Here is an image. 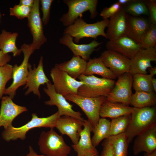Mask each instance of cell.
<instances>
[{
    "mask_svg": "<svg viewBox=\"0 0 156 156\" xmlns=\"http://www.w3.org/2000/svg\"><path fill=\"white\" fill-rule=\"evenodd\" d=\"M107 50L117 52L130 60L141 49V45L128 37L124 36L106 43Z\"/></svg>",
    "mask_w": 156,
    "mask_h": 156,
    "instance_id": "19",
    "label": "cell"
},
{
    "mask_svg": "<svg viewBox=\"0 0 156 156\" xmlns=\"http://www.w3.org/2000/svg\"><path fill=\"white\" fill-rule=\"evenodd\" d=\"M109 21V19H103L94 23H88L80 17L72 25L66 27L63 34L69 35L74 38L76 43L84 38L96 39L98 36H102L107 39L105 30L108 25Z\"/></svg>",
    "mask_w": 156,
    "mask_h": 156,
    "instance_id": "3",
    "label": "cell"
},
{
    "mask_svg": "<svg viewBox=\"0 0 156 156\" xmlns=\"http://www.w3.org/2000/svg\"><path fill=\"white\" fill-rule=\"evenodd\" d=\"M122 7L116 2L109 7L103 8L100 13V16L103 19H108L118 12Z\"/></svg>",
    "mask_w": 156,
    "mask_h": 156,
    "instance_id": "38",
    "label": "cell"
},
{
    "mask_svg": "<svg viewBox=\"0 0 156 156\" xmlns=\"http://www.w3.org/2000/svg\"><path fill=\"white\" fill-rule=\"evenodd\" d=\"M133 110V107L121 103L109 102L106 99L101 106L99 115L102 118L108 117L112 119L131 114Z\"/></svg>",
    "mask_w": 156,
    "mask_h": 156,
    "instance_id": "24",
    "label": "cell"
},
{
    "mask_svg": "<svg viewBox=\"0 0 156 156\" xmlns=\"http://www.w3.org/2000/svg\"><path fill=\"white\" fill-rule=\"evenodd\" d=\"M133 75L129 72L118 77L111 92L106 97L109 102L118 103L129 106L132 95Z\"/></svg>",
    "mask_w": 156,
    "mask_h": 156,
    "instance_id": "11",
    "label": "cell"
},
{
    "mask_svg": "<svg viewBox=\"0 0 156 156\" xmlns=\"http://www.w3.org/2000/svg\"><path fill=\"white\" fill-rule=\"evenodd\" d=\"M64 97L67 100L74 103L81 109L93 128L96 125L100 118L99 112L101 106L106 100V97H86L77 94H68Z\"/></svg>",
    "mask_w": 156,
    "mask_h": 156,
    "instance_id": "7",
    "label": "cell"
},
{
    "mask_svg": "<svg viewBox=\"0 0 156 156\" xmlns=\"http://www.w3.org/2000/svg\"><path fill=\"white\" fill-rule=\"evenodd\" d=\"M46 87L44 88L43 90L49 98V100L44 102L46 105L56 106L60 116H68L82 121L84 120L81 113L73 110V105L67 101L64 96L55 91L53 84L50 81L46 83Z\"/></svg>",
    "mask_w": 156,
    "mask_h": 156,
    "instance_id": "12",
    "label": "cell"
},
{
    "mask_svg": "<svg viewBox=\"0 0 156 156\" xmlns=\"http://www.w3.org/2000/svg\"><path fill=\"white\" fill-rule=\"evenodd\" d=\"M26 156H45V155H39L37 154L34 150L32 147L30 146L29 147V152L27 155Z\"/></svg>",
    "mask_w": 156,
    "mask_h": 156,
    "instance_id": "43",
    "label": "cell"
},
{
    "mask_svg": "<svg viewBox=\"0 0 156 156\" xmlns=\"http://www.w3.org/2000/svg\"><path fill=\"white\" fill-rule=\"evenodd\" d=\"M99 57L117 77L129 72L130 60L117 52L107 50L102 52Z\"/></svg>",
    "mask_w": 156,
    "mask_h": 156,
    "instance_id": "14",
    "label": "cell"
},
{
    "mask_svg": "<svg viewBox=\"0 0 156 156\" xmlns=\"http://www.w3.org/2000/svg\"><path fill=\"white\" fill-rule=\"evenodd\" d=\"M0 17H1V14H0Z\"/></svg>",
    "mask_w": 156,
    "mask_h": 156,
    "instance_id": "49",
    "label": "cell"
},
{
    "mask_svg": "<svg viewBox=\"0 0 156 156\" xmlns=\"http://www.w3.org/2000/svg\"><path fill=\"white\" fill-rule=\"evenodd\" d=\"M21 49L23 54V60L20 65L15 64L13 66V81L5 89L4 94L8 95L12 99L17 89L25 84L28 72V61L30 56L34 51L31 48L30 44L26 43L22 45Z\"/></svg>",
    "mask_w": 156,
    "mask_h": 156,
    "instance_id": "8",
    "label": "cell"
},
{
    "mask_svg": "<svg viewBox=\"0 0 156 156\" xmlns=\"http://www.w3.org/2000/svg\"><path fill=\"white\" fill-rule=\"evenodd\" d=\"M153 76L150 74L137 73L133 75L132 87L135 91H153L152 80Z\"/></svg>",
    "mask_w": 156,
    "mask_h": 156,
    "instance_id": "30",
    "label": "cell"
},
{
    "mask_svg": "<svg viewBox=\"0 0 156 156\" xmlns=\"http://www.w3.org/2000/svg\"><path fill=\"white\" fill-rule=\"evenodd\" d=\"M18 36L17 32H11L5 29L0 34V51L5 54L11 53L14 57L20 55L22 51L16 47V41Z\"/></svg>",
    "mask_w": 156,
    "mask_h": 156,
    "instance_id": "26",
    "label": "cell"
},
{
    "mask_svg": "<svg viewBox=\"0 0 156 156\" xmlns=\"http://www.w3.org/2000/svg\"><path fill=\"white\" fill-rule=\"evenodd\" d=\"M63 1L67 5L68 10L60 20L66 27L72 25L79 17L81 18L82 14L86 11H89L92 19L98 15L97 0H64Z\"/></svg>",
    "mask_w": 156,
    "mask_h": 156,
    "instance_id": "6",
    "label": "cell"
},
{
    "mask_svg": "<svg viewBox=\"0 0 156 156\" xmlns=\"http://www.w3.org/2000/svg\"><path fill=\"white\" fill-rule=\"evenodd\" d=\"M60 117L57 111L46 117H39L36 113H33L31 120L24 125L18 127L12 126L4 129L1 134L2 138L7 142L18 139L24 140L27 133L33 128L44 127L53 129Z\"/></svg>",
    "mask_w": 156,
    "mask_h": 156,
    "instance_id": "2",
    "label": "cell"
},
{
    "mask_svg": "<svg viewBox=\"0 0 156 156\" xmlns=\"http://www.w3.org/2000/svg\"><path fill=\"white\" fill-rule=\"evenodd\" d=\"M34 0H20L19 4L32 8L34 5Z\"/></svg>",
    "mask_w": 156,
    "mask_h": 156,
    "instance_id": "42",
    "label": "cell"
},
{
    "mask_svg": "<svg viewBox=\"0 0 156 156\" xmlns=\"http://www.w3.org/2000/svg\"><path fill=\"white\" fill-rule=\"evenodd\" d=\"M142 49L156 47V25L150 23L149 27L141 41Z\"/></svg>",
    "mask_w": 156,
    "mask_h": 156,
    "instance_id": "35",
    "label": "cell"
},
{
    "mask_svg": "<svg viewBox=\"0 0 156 156\" xmlns=\"http://www.w3.org/2000/svg\"></svg>",
    "mask_w": 156,
    "mask_h": 156,
    "instance_id": "50",
    "label": "cell"
},
{
    "mask_svg": "<svg viewBox=\"0 0 156 156\" xmlns=\"http://www.w3.org/2000/svg\"><path fill=\"white\" fill-rule=\"evenodd\" d=\"M84 121L68 116H62L57 120L55 127L62 135H67L73 144H75L79 140Z\"/></svg>",
    "mask_w": 156,
    "mask_h": 156,
    "instance_id": "18",
    "label": "cell"
},
{
    "mask_svg": "<svg viewBox=\"0 0 156 156\" xmlns=\"http://www.w3.org/2000/svg\"><path fill=\"white\" fill-rule=\"evenodd\" d=\"M43 57H41L37 67L34 66L32 68L31 65L28 64V72L25 86L24 89L27 88L25 94L27 95L31 92L37 95L39 98L41 95L39 90L40 86L50 82L44 71Z\"/></svg>",
    "mask_w": 156,
    "mask_h": 156,
    "instance_id": "13",
    "label": "cell"
},
{
    "mask_svg": "<svg viewBox=\"0 0 156 156\" xmlns=\"http://www.w3.org/2000/svg\"><path fill=\"white\" fill-rule=\"evenodd\" d=\"M78 79L84 83L78 90L77 95L84 97L107 96L113 88L115 81L113 79L100 78L93 75H82Z\"/></svg>",
    "mask_w": 156,
    "mask_h": 156,
    "instance_id": "4",
    "label": "cell"
},
{
    "mask_svg": "<svg viewBox=\"0 0 156 156\" xmlns=\"http://www.w3.org/2000/svg\"><path fill=\"white\" fill-rule=\"evenodd\" d=\"M110 121L105 118H100L96 125L93 128V135L91 138L93 145L97 146L103 140L110 136Z\"/></svg>",
    "mask_w": 156,
    "mask_h": 156,
    "instance_id": "29",
    "label": "cell"
},
{
    "mask_svg": "<svg viewBox=\"0 0 156 156\" xmlns=\"http://www.w3.org/2000/svg\"><path fill=\"white\" fill-rule=\"evenodd\" d=\"M40 1L41 6V10L42 14V21L43 25H46L48 24L49 20L51 6L53 0Z\"/></svg>",
    "mask_w": 156,
    "mask_h": 156,
    "instance_id": "37",
    "label": "cell"
},
{
    "mask_svg": "<svg viewBox=\"0 0 156 156\" xmlns=\"http://www.w3.org/2000/svg\"><path fill=\"white\" fill-rule=\"evenodd\" d=\"M156 61V47L142 49L130 59L129 72L132 75L146 74L147 69L152 67L151 62Z\"/></svg>",
    "mask_w": 156,
    "mask_h": 156,
    "instance_id": "15",
    "label": "cell"
},
{
    "mask_svg": "<svg viewBox=\"0 0 156 156\" xmlns=\"http://www.w3.org/2000/svg\"><path fill=\"white\" fill-rule=\"evenodd\" d=\"M31 7L20 4L16 5L10 9V16H15L22 20L29 17L31 11Z\"/></svg>",
    "mask_w": 156,
    "mask_h": 156,
    "instance_id": "36",
    "label": "cell"
},
{
    "mask_svg": "<svg viewBox=\"0 0 156 156\" xmlns=\"http://www.w3.org/2000/svg\"><path fill=\"white\" fill-rule=\"evenodd\" d=\"M13 66L7 64L0 67V99L4 94L5 86L12 78Z\"/></svg>",
    "mask_w": 156,
    "mask_h": 156,
    "instance_id": "34",
    "label": "cell"
},
{
    "mask_svg": "<svg viewBox=\"0 0 156 156\" xmlns=\"http://www.w3.org/2000/svg\"><path fill=\"white\" fill-rule=\"evenodd\" d=\"M150 25V23L145 18L132 16L127 14L125 36L141 44Z\"/></svg>",
    "mask_w": 156,
    "mask_h": 156,
    "instance_id": "20",
    "label": "cell"
},
{
    "mask_svg": "<svg viewBox=\"0 0 156 156\" xmlns=\"http://www.w3.org/2000/svg\"><path fill=\"white\" fill-rule=\"evenodd\" d=\"M152 85L153 88V91L156 92V79L153 78L152 80Z\"/></svg>",
    "mask_w": 156,
    "mask_h": 156,
    "instance_id": "46",
    "label": "cell"
},
{
    "mask_svg": "<svg viewBox=\"0 0 156 156\" xmlns=\"http://www.w3.org/2000/svg\"><path fill=\"white\" fill-rule=\"evenodd\" d=\"M127 14L122 7L118 12L109 18L106 33L107 39L109 40H114L125 36Z\"/></svg>",
    "mask_w": 156,
    "mask_h": 156,
    "instance_id": "23",
    "label": "cell"
},
{
    "mask_svg": "<svg viewBox=\"0 0 156 156\" xmlns=\"http://www.w3.org/2000/svg\"><path fill=\"white\" fill-rule=\"evenodd\" d=\"M149 71L150 75L154 76L156 74V67L154 66L153 67L149 68Z\"/></svg>",
    "mask_w": 156,
    "mask_h": 156,
    "instance_id": "45",
    "label": "cell"
},
{
    "mask_svg": "<svg viewBox=\"0 0 156 156\" xmlns=\"http://www.w3.org/2000/svg\"><path fill=\"white\" fill-rule=\"evenodd\" d=\"M60 43L67 46L72 52L73 56H79L87 61L91 54L102 42L94 40L88 44H78L74 43L73 38L67 34L64 35L60 39Z\"/></svg>",
    "mask_w": 156,
    "mask_h": 156,
    "instance_id": "21",
    "label": "cell"
},
{
    "mask_svg": "<svg viewBox=\"0 0 156 156\" xmlns=\"http://www.w3.org/2000/svg\"><path fill=\"white\" fill-rule=\"evenodd\" d=\"M50 75L55 91L64 96L77 94L78 89L84 84L72 78L55 65L51 69Z\"/></svg>",
    "mask_w": 156,
    "mask_h": 156,
    "instance_id": "9",
    "label": "cell"
},
{
    "mask_svg": "<svg viewBox=\"0 0 156 156\" xmlns=\"http://www.w3.org/2000/svg\"><path fill=\"white\" fill-rule=\"evenodd\" d=\"M124 8L126 12L131 16H138L142 15L149 16L147 5L144 1L132 0Z\"/></svg>",
    "mask_w": 156,
    "mask_h": 156,
    "instance_id": "33",
    "label": "cell"
},
{
    "mask_svg": "<svg viewBox=\"0 0 156 156\" xmlns=\"http://www.w3.org/2000/svg\"><path fill=\"white\" fill-rule=\"evenodd\" d=\"M95 156H99V155L98 154V155H97Z\"/></svg>",
    "mask_w": 156,
    "mask_h": 156,
    "instance_id": "48",
    "label": "cell"
},
{
    "mask_svg": "<svg viewBox=\"0 0 156 156\" xmlns=\"http://www.w3.org/2000/svg\"><path fill=\"white\" fill-rule=\"evenodd\" d=\"M87 63V61L81 57L73 56L70 60L55 65L76 79L84 74Z\"/></svg>",
    "mask_w": 156,
    "mask_h": 156,
    "instance_id": "25",
    "label": "cell"
},
{
    "mask_svg": "<svg viewBox=\"0 0 156 156\" xmlns=\"http://www.w3.org/2000/svg\"><path fill=\"white\" fill-rule=\"evenodd\" d=\"M11 58V56L8 54L4 53L0 51V67L8 64Z\"/></svg>",
    "mask_w": 156,
    "mask_h": 156,
    "instance_id": "41",
    "label": "cell"
},
{
    "mask_svg": "<svg viewBox=\"0 0 156 156\" xmlns=\"http://www.w3.org/2000/svg\"><path fill=\"white\" fill-rule=\"evenodd\" d=\"M147 3L150 16V23L156 25V0H148Z\"/></svg>",
    "mask_w": 156,
    "mask_h": 156,
    "instance_id": "39",
    "label": "cell"
},
{
    "mask_svg": "<svg viewBox=\"0 0 156 156\" xmlns=\"http://www.w3.org/2000/svg\"><path fill=\"white\" fill-rule=\"evenodd\" d=\"M156 97L153 92L135 91L132 94L130 104L136 108L155 106Z\"/></svg>",
    "mask_w": 156,
    "mask_h": 156,
    "instance_id": "28",
    "label": "cell"
},
{
    "mask_svg": "<svg viewBox=\"0 0 156 156\" xmlns=\"http://www.w3.org/2000/svg\"><path fill=\"white\" fill-rule=\"evenodd\" d=\"M131 118V114L112 119L110 123V136L125 133Z\"/></svg>",
    "mask_w": 156,
    "mask_h": 156,
    "instance_id": "32",
    "label": "cell"
},
{
    "mask_svg": "<svg viewBox=\"0 0 156 156\" xmlns=\"http://www.w3.org/2000/svg\"><path fill=\"white\" fill-rule=\"evenodd\" d=\"M40 1L34 0L30 14L28 17V26L32 36L33 40L30 44L35 51L39 49L47 40L44 35L43 24L40 16Z\"/></svg>",
    "mask_w": 156,
    "mask_h": 156,
    "instance_id": "10",
    "label": "cell"
},
{
    "mask_svg": "<svg viewBox=\"0 0 156 156\" xmlns=\"http://www.w3.org/2000/svg\"><path fill=\"white\" fill-rule=\"evenodd\" d=\"M144 156H156V150L151 153H145Z\"/></svg>",
    "mask_w": 156,
    "mask_h": 156,
    "instance_id": "47",
    "label": "cell"
},
{
    "mask_svg": "<svg viewBox=\"0 0 156 156\" xmlns=\"http://www.w3.org/2000/svg\"><path fill=\"white\" fill-rule=\"evenodd\" d=\"M26 107L17 105L9 96H3L1 99L0 109V127L4 129L12 126L13 120L22 113L26 112Z\"/></svg>",
    "mask_w": 156,
    "mask_h": 156,
    "instance_id": "16",
    "label": "cell"
},
{
    "mask_svg": "<svg viewBox=\"0 0 156 156\" xmlns=\"http://www.w3.org/2000/svg\"><path fill=\"white\" fill-rule=\"evenodd\" d=\"M111 143L114 156H127L129 144L125 133L110 136L109 138Z\"/></svg>",
    "mask_w": 156,
    "mask_h": 156,
    "instance_id": "31",
    "label": "cell"
},
{
    "mask_svg": "<svg viewBox=\"0 0 156 156\" xmlns=\"http://www.w3.org/2000/svg\"><path fill=\"white\" fill-rule=\"evenodd\" d=\"M102 146L101 153L99 156H114L112 145L108 138L105 140Z\"/></svg>",
    "mask_w": 156,
    "mask_h": 156,
    "instance_id": "40",
    "label": "cell"
},
{
    "mask_svg": "<svg viewBox=\"0 0 156 156\" xmlns=\"http://www.w3.org/2000/svg\"><path fill=\"white\" fill-rule=\"evenodd\" d=\"M97 74L103 78L115 79L117 77L114 73L107 68L99 57L90 59L87 63L84 75L86 76Z\"/></svg>",
    "mask_w": 156,
    "mask_h": 156,
    "instance_id": "27",
    "label": "cell"
},
{
    "mask_svg": "<svg viewBox=\"0 0 156 156\" xmlns=\"http://www.w3.org/2000/svg\"><path fill=\"white\" fill-rule=\"evenodd\" d=\"M155 126V106L142 108L133 107L129 123L125 133L128 144L134 138Z\"/></svg>",
    "mask_w": 156,
    "mask_h": 156,
    "instance_id": "1",
    "label": "cell"
},
{
    "mask_svg": "<svg viewBox=\"0 0 156 156\" xmlns=\"http://www.w3.org/2000/svg\"><path fill=\"white\" fill-rule=\"evenodd\" d=\"M132 0H118L117 2L122 6L123 5H126L131 2Z\"/></svg>",
    "mask_w": 156,
    "mask_h": 156,
    "instance_id": "44",
    "label": "cell"
},
{
    "mask_svg": "<svg viewBox=\"0 0 156 156\" xmlns=\"http://www.w3.org/2000/svg\"><path fill=\"white\" fill-rule=\"evenodd\" d=\"M40 151L45 156H68L71 148L53 129L41 133L38 141Z\"/></svg>",
    "mask_w": 156,
    "mask_h": 156,
    "instance_id": "5",
    "label": "cell"
},
{
    "mask_svg": "<svg viewBox=\"0 0 156 156\" xmlns=\"http://www.w3.org/2000/svg\"><path fill=\"white\" fill-rule=\"evenodd\" d=\"M156 150V126L136 136L133 151L135 155L140 153H151Z\"/></svg>",
    "mask_w": 156,
    "mask_h": 156,
    "instance_id": "22",
    "label": "cell"
},
{
    "mask_svg": "<svg viewBox=\"0 0 156 156\" xmlns=\"http://www.w3.org/2000/svg\"><path fill=\"white\" fill-rule=\"evenodd\" d=\"M84 122L83 129L80 133L78 142L71 146L77 153V156H95L99 152L92 142L91 133L93 128L88 120H84Z\"/></svg>",
    "mask_w": 156,
    "mask_h": 156,
    "instance_id": "17",
    "label": "cell"
}]
</instances>
